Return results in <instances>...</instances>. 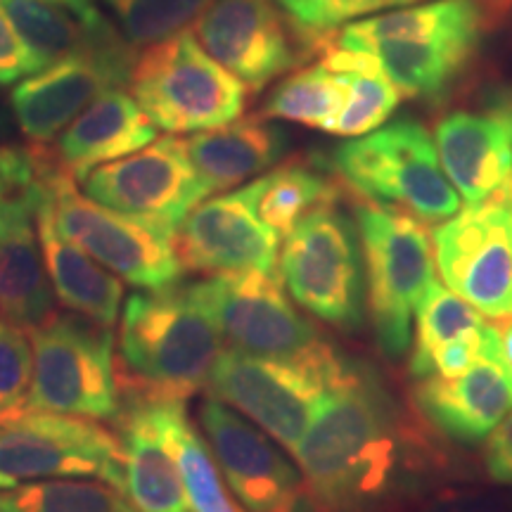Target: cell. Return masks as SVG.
<instances>
[{
	"instance_id": "1",
	"label": "cell",
	"mask_w": 512,
	"mask_h": 512,
	"mask_svg": "<svg viewBox=\"0 0 512 512\" xmlns=\"http://www.w3.org/2000/svg\"><path fill=\"white\" fill-rule=\"evenodd\" d=\"M430 427L392 399L373 368L347 361L292 456L332 512H403L448 470Z\"/></svg>"
},
{
	"instance_id": "2",
	"label": "cell",
	"mask_w": 512,
	"mask_h": 512,
	"mask_svg": "<svg viewBox=\"0 0 512 512\" xmlns=\"http://www.w3.org/2000/svg\"><path fill=\"white\" fill-rule=\"evenodd\" d=\"M223 335L197 283L133 292L121 309L114 368L124 406H185L223 354Z\"/></svg>"
},
{
	"instance_id": "3",
	"label": "cell",
	"mask_w": 512,
	"mask_h": 512,
	"mask_svg": "<svg viewBox=\"0 0 512 512\" xmlns=\"http://www.w3.org/2000/svg\"><path fill=\"white\" fill-rule=\"evenodd\" d=\"M484 19L479 0H425L351 22L323 46L368 57L406 98L439 100L475 60Z\"/></svg>"
},
{
	"instance_id": "4",
	"label": "cell",
	"mask_w": 512,
	"mask_h": 512,
	"mask_svg": "<svg viewBox=\"0 0 512 512\" xmlns=\"http://www.w3.org/2000/svg\"><path fill=\"white\" fill-rule=\"evenodd\" d=\"M344 190L387 204L422 223L451 219L460 195L441 166L437 143L415 119H396L366 136L349 138L330 157Z\"/></svg>"
},
{
	"instance_id": "5",
	"label": "cell",
	"mask_w": 512,
	"mask_h": 512,
	"mask_svg": "<svg viewBox=\"0 0 512 512\" xmlns=\"http://www.w3.org/2000/svg\"><path fill=\"white\" fill-rule=\"evenodd\" d=\"M368 280V309L389 358L411 349L413 316L437 285V259L422 221L406 211L361 200L354 204Z\"/></svg>"
},
{
	"instance_id": "6",
	"label": "cell",
	"mask_w": 512,
	"mask_h": 512,
	"mask_svg": "<svg viewBox=\"0 0 512 512\" xmlns=\"http://www.w3.org/2000/svg\"><path fill=\"white\" fill-rule=\"evenodd\" d=\"M133 100L159 131L200 133L240 119L247 86L200 46L192 31L152 43L128 76Z\"/></svg>"
},
{
	"instance_id": "7",
	"label": "cell",
	"mask_w": 512,
	"mask_h": 512,
	"mask_svg": "<svg viewBox=\"0 0 512 512\" xmlns=\"http://www.w3.org/2000/svg\"><path fill=\"white\" fill-rule=\"evenodd\" d=\"M31 147L41 176V204L64 238L140 290H166L181 280L171 238L91 200L74 178L57 169L48 145Z\"/></svg>"
},
{
	"instance_id": "8",
	"label": "cell",
	"mask_w": 512,
	"mask_h": 512,
	"mask_svg": "<svg viewBox=\"0 0 512 512\" xmlns=\"http://www.w3.org/2000/svg\"><path fill=\"white\" fill-rule=\"evenodd\" d=\"M34 380L22 411H53L114 422L121 396L114 368V332L107 325L55 311L29 330Z\"/></svg>"
},
{
	"instance_id": "9",
	"label": "cell",
	"mask_w": 512,
	"mask_h": 512,
	"mask_svg": "<svg viewBox=\"0 0 512 512\" xmlns=\"http://www.w3.org/2000/svg\"><path fill=\"white\" fill-rule=\"evenodd\" d=\"M337 204L316 209L287 235L280 278L294 302L320 323L356 332L366 320V261L354 216Z\"/></svg>"
},
{
	"instance_id": "10",
	"label": "cell",
	"mask_w": 512,
	"mask_h": 512,
	"mask_svg": "<svg viewBox=\"0 0 512 512\" xmlns=\"http://www.w3.org/2000/svg\"><path fill=\"white\" fill-rule=\"evenodd\" d=\"M197 287L233 349L304 363L330 375L339 373L347 361L309 318L294 309L275 273L214 275Z\"/></svg>"
},
{
	"instance_id": "11",
	"label": "cell",
	"mask_w": 512,
	"mask_h": 512,
	"mask_svg": "<svg viewBox=\"0 0 512 512\" xmlns=\"http://www.w3.org/2000/svg\"><path fill=\"white\" fill-rule=\"evenodd\" d=\"M55 477H98L124 494L119 434L83 415L17 411L0 418V489Z\"/></svg>"
},
{
	"instance_id": "12",
	"label": "cell",
	"mask_w": 512,
	"mask_h": 512,
	"mask_svg": "<svg viewBox=\"0 0 512 512\" xmlns=\"http://www.w3.org/2000/svg\"><path fill=\"white\" fill-rule=\"evenodd\" d=\"M432 247L448 290L486 318H512V178L437 223Z\"/></svg>"
},
{
	"instance_id": "13",
	"label": "cell",
	"mask_w": 512,
	"mask_h": 512,
	"mask_svg": "<svg viewBox=\"0 0 512 512\" xmlns=\"http://www.w3.org/2000/svg\"><path fill=\"white\" fill-rule=\"evenodd\" d=\"M102 207L119 211L157 233L174 238L185 216L211 195L192 166L181 138L152 140L133 155L102 164L81 181Z\"/></svg>"
},
{
	"instance_id": "14",
	"label": "cell",
	"mask_w": 512,
	"mask_h": 512,
	"mask_svg": "<svg viewBox=\"0 0 512 512\" xmlns=\"http://www.w3.org/2000/svg\"><path fill=\"white\" fill-rule=\"evenodd\" d=\"M342 370L330 375L304 363L226 349L211 370L207 389L214 399L245 413L292 453L304 437L318 401Z\"/></svg>"
},
{
	"instance_id": "15",
	"label": "cell",
	"mask_w": 512,
	"mask_h": 512,
	"mask_svg": "<svg viewBox=\"0 0 512 512\" xmlns=\"http://www.w3.org/2000/svg\"><path fill=\"white\" fill-rule=\"evenodd\" d=\"M192 34L254 93L304 60L302 36L271 0H211Z\"/></svg>"
},
{
	"instance_id": "16",
	"label": "cell",
	"mask_w": 512,
	"mask_h": 512,
	"mask_svg": "<svg viewBox=\"0 0 512 512\" xmlns=\"http://www.w3.org/2000/svg\"><path fill=\"white\" fill-rule=\"evenodd\" d=\"M138 48L126 46L100 53L72 55L27 76L10 93L19 131L31 145H48L102 93L128 86Z\"/></svg>"
},
{
	"instance_id": "17",
	"label": "cell",
	"mask_w": 512,
	"mask_h": 512,
	"mask_svg": "<svg viewBox=\"0 0 512 512\" xmlns=\"http://www.w3.org/2000/svg\"><path fill=\"white\" fill-rule=\"evenodd\" d=\"M171 245L190 273H275L278 266V233L259 219L247 185L202 200L176 228Z\"/></svg>"
},
{
	"instance_id": "18",
	"label": "cell",
	"mask_w": 512,
	"mask_h": 512,
	"mask_svg": "<svg viewBox=\"0 0 512 512\" xmlns=\"http://www.w3.org/2000/svg\"><path fill=\"white\" fill-rule=\"evenodd\" d=\"M411 408L444 441L477 446L489 439L512 411V373L505 363L503 337L465 373L413 380Z\"/></svg>"
},
{
	"instance_id": "19",
	"label": "cell",
	"mask_w": 512,
	"mask_h": 512,
	"mask_svg": "<svg viewBox=\"0 0 512 512\" xmlns=\"http://www.w3.org/2000/svg\"><path fill=\"white\" fill-rule=\"evenodd\" d=\"M434 143L460 200L475 204L512 178V93L456 107L434 124Z\"/></svg>"
},
{
	"instance_id": "20",
	"label": "cell",
	"mask_w": 512,
	"mask_h": 512,
	"mask_svg": "<svg viewBox=\"0 0 512 512\" xmlns=\"http://www.w3.org/2000/svg\"><path fill=\"white\" fill-rule=\"evenodd\" d=\"M38 195L41 176L31 147V169L0 195V316L27 330L57 311L38 240Z\"/></svg>"
},
{
	"instance_id": "21",
	"label": "cell",
	"mask_w": 512,
	"mask_h": 512,
	"mask_svg": "<svg viewBox=\"0 0 512 512\" xmlns=\"http://www.w3.org/2000/svg\"><path fill=\"white\" fill-rule=\"evenodd\" d=\"M200 425L223 479L247 512H271L302 482L294 465L264 434L214 396L202 401Z\"/></svg>"
},
{
	"instance_id": "22",
	"label": "cell",
	"mask_w": 512,
	"mask_h": 512,
	"mask_svg": "<svg viewBox=\"0 0 512 512\" xmlns=\"http://www.w3.org/2000/svg\"><path fill=\"white\" fill-rule=\"evenodd\" d=\"M159 128L124 88L102 93L48 147L57 169L83 181L93 169L128 157L157 140Z\"/></svg>"
},
{
	"instance_id": "23",
	"label": "cell",
	"mask_w": 512,
	"mask_h": 512,
	"mask_svg": "<svg viewBox=\"0 0 512 512\" xmlns=\"http://www.w3.org/2000/svg\"><path fill=\"white\" fill-rule=\"evenodd\" d=\"M124 451V496L136 512H190L164 406H124L114 420Z\"/></svg>"
},
{
	"instance_id": "24",
	"label": "cell",
	"mask_w": 512,
	"mask_h": 512,
	"mask_svg": "<svg viewBox=\"0 0 512 512\" xmlns=\"http://www.w3.org/2000/svg\"><path fill=\"white\" fill-rule=\"evenodd\" d=\"M183 143L192 166L214 195L259 178L283 162L290 138L271 119L256 114L200 131Z\"/></svg>"
},
{
	"instance_id": "25",
	"label": "cell",
	"mask_w": 512,
	"mask_h": 512,
	"mask_svg": "<svg viewBox=\"0 0 512 512\" xmlns=\"http://www.w3.org/2000/svg\"><path fill=\"white\" fill-rule=\"evenodd\" d=\"M36 226L43 264L57 302L67 311L114 328L124 302V283L81 247L64 238L50 219L48 209L41 204V195H38Z\"/></svg>"
},
{
	"instance_id": "26",
	"label": "cell",
	"mask_w": 512,
	"mask_h": 512,
	"mask_svg": "<svg viewBox=\"0 0 512 512\" xmlns=\"http://www.w3.org/2000/svg\"><path fill=\"white\" fill-rule=\"evenodd\" d=\"M0 5L41 69L64 57L100 53L128 43L110 22L88 24L72 10L50 0H0Z\"/></svg>"
},
{
	"instance_id": "27",
	"label": "cell",
	"mask_w": 512,
	"mask_h": 512,
	"mask_svg": "<svg viewBox=\"0 0 512 512\" xmlns=\"http://www.w3.org/2000/svg\"><path fill=\"white\" fill-rule=\"evenodd\" d=\"M247 190L259 219L287 238L313 211L342 200L344 185L316 164L290 159L247 183Z\"/></svg>"
},
{
	"instance_id": "28",
	"label": "cell",
	"mask_w": 512,
	"mask_h": 512,
	"mask_svg": "<svg viewBox=\"0 0 512 512\" xmlns=\"http://www.w3.org/2000/svg\"><path fill=\"white\" fill-rule=\"evenodd\" d=\"M318 55L320 62L342 74L349 86L347 105L332 128V136L358 138L387 124L401 102V91L389 81V76L368 57L328 43L320 48Z\"/></svg>"
},
{
	"instance_id": "29",
	"label": "cell",
	"mask_w": 512,
	"mask_h": 512,
	"mask_svg": "<svg viewBox=\"0 0 512 512\" xmlns=\"http://www.w3.org/2000/svg\"><path fill=\"white\" fill-rule=\"evenodd\" d=\"M347 98L349 86L344 76L325 62H316L280 81L268 95L261 117L332 133Z\"/></svg>"
},
{
	"instance_id": "30",
	"label": "cell",
	"mask_w": 512,
	"mask_h": 512,
	"mask_svg": "<svg viewBox=\"0 0 512 512\" xmlns=\"http://www.w3.org/2000/svg\"><path fill=\"white\" fill-rule=\"evenodd\" d=\"M164 425L174 444L185 494L192 512H245L230 496L219 465L202 434L185 415V406H164Z\"/></svg>"
},
{
	"instance_id": "31",
	"label": "cell",
	"mask_w": 512,
	"mask_h": 512,
	"mask_svg": "<svg viewBox=\"0 0 512 512\" xmlns=\"http://www.w3.org/2000/svg\"><path fill=\"white\" fill-rule=\"evenodd\" d=\"M0 512H136L128 498L107 482L36 479L0 489Z\"/></svg>"
},
{
	"instance_id": "32",
	"label": "cell",
	"mask_w": 512,
	"mask_h": 512,
	"mask_svg": "<svg viewBox=\"0 0 512 512\" xmlns=\"http://www.w3.org/2000/svg\"><path fill=\"white\" fill-rule=\"evenodd\" d=\"M415 3L425 0H275L287 22L306 41L309 53H318L325 38L356 19H368Z\"/></svg>"
},
{
	"instance_id": "33",
	"label": "cell",
	"mask_w": 512,
	"mask_h": 512,
	"mask_svg": "<svg viewBox=\"0 0 512 512\" xmlns=\"http://www.w3.org/2000/svg\"><path fill=\"white\" fill-rule=\"evenodd\" d=\"M209 3L211 0H105L119 31L136 48H147L188 29Z\"/></svg>"
},
{
	"instance_id": "34",
	"label": "cell",
	"mask_w": 512,
	"mask_h": 512,
	"mask_svg": "<svg viewBox=\"0 0 512 512\" xmlns=\"http://www.w3.org/2000/svg\"><path fill=\"white\" fill-rule=\"evenodd\" d=\"M489 323L475 306L441 283L432 287L430 297L418 311V339L411 358H425L453 339L475 332Z\"/></svg>"
},
{
	"instance_id": "35",
	"label": "cell",
	"mask_w": 512,
	"mask_h": 512,
	"mask_svg": "<svg viewBox=\"0 0 512 512\" xmlns=\"http://www.w3.org/2000/svg\"><path fill=\"white\" fill-rule=\"evenodd\" d=\"M34 380V347L27 328L0 316V418L22 411Z\"/></svg>"
},
{
	"instance_id": "36",
	"label": "cell",
	"mask_w": 512,
	"mask_h": 512,
	"mask_svg": "<svg viewBox=\"0 0 512 512\" xmlns=\"http://www.w3.org/2000/svg\"><path fill=\"white\" fill-rule=\"evenodd\" d=\"M41 72L34 53L22 41L8 12L0 5V86H12Z\"/></svg>"
},
{
	"instance_id": "37",
	"label": "cell",
	"mask_w": 512,
	"mask_h": 512,
	"mask_svg": "<svg viewBox=\"0 0 512 512\" xmlns=\"http://www.w3.org/2000/svg\"><path fill=\"white\" fill-rule=\"evenodd\" d=\"M408 512H510V508L494 496L475 491H439L437 496L420 498Z\"/></svg>"
},
{
	"instance_id": "38",
	"label": "cell",
	"mask_w": 512,
	"mask_h": 512,
	"mask_svg": "<svg viewBox=\"0 0 512 512\" xmlns=\"http://www.w3.org/2000/svg\"><path fill=\"white\" fill-rule=\"evenodd\" d=\"M484 467L496 484L512 486V411L486 439Z\"/></svg>"
},
{
	"instance_id": "39",
	"label": "cell",
	"mask_w": 512,
	"mask_h": 512,
	"mask_svg": "<svg viewBox=\"0 0 512 512\" xmlns=\"http://www.w3.org/2000/svg\"><path fill=\"white\" fill-rule=\"evenodd\" d=\"M31 169V147H0V195Z\"/></svg>"
},
{
	"instance_id": "40",
	"label": "cell",
	"mask_w": 512,
	"mask_h": 512,
	"mask_svg": "<svg viewBox=\"0 0 512 512\" xmlns=\"http://www.w3.org/2000/svg\"><path fill=\"white\" fill-rule=\"evenodd\" d=\"M50 3L62 5V8L72 10L76 17H81L88 24H105L107 17L98 10V5L93 0H50Z\"/></svg>"
},
{
	"instance_id": "41",
	"label": "cell",
	"mask_w": 512,
	"mask_h": 512,
	"mask_svg": "<svg viewBox=\"0 0 512 512\" xmlns=\"http://www.w3.org/2000/svg\"><path fill=\"white\" fill-rule=\"evenodd\" d=\"M503 332V354H505V363H508L510 373H512V318L505 320V330Z\"/></svg>"
}]
</instances>
